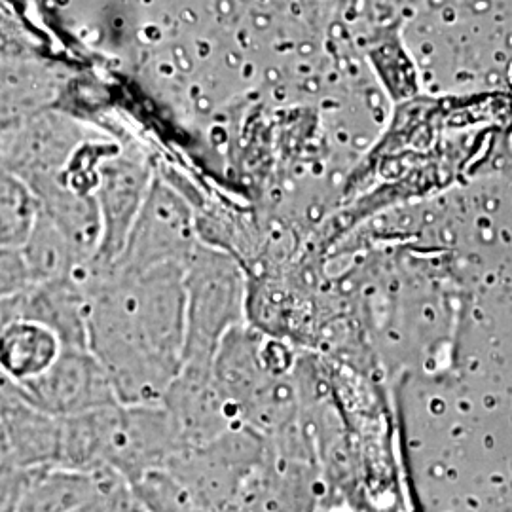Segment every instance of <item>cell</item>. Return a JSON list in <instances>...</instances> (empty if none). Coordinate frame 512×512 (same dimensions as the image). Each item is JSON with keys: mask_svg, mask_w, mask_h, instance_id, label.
<instances>
[{"mask_svg": "<svg viewBox=\"0 0 512 512\" xmlns=\"http://www.w3.org/2000/svg\"><path fill=\"white\" fill-rule=\"evenodd\" d=\"M82 283L90 296L88 349L105 366L118 401L162 403L183 366L184 264Z\"/></svg>", "mask_w": 512, "mask_h": 512, "instance_id": "obj_1", "label": "cell"}, {"mask_svg": "<svg viewBox=\"0 0 512 512\" xmlns=\"http://www.w3.org/2000/svg\"><path fill=\"white\" fill-rule=\"evenodd\" d=\"M186 336L183 365L213 366L222 340L241 325L245 283L224 253L196 245L184 262Z\"/></svg>", "mask_w": 512, "mask_h": 512, "instance_id": "obj_2", "label": "cell"}, {"mask_svg": "<svg viewBox=\"0 0 512 512\" xmlns=\"http://www.w3.org/2000/svg\"><path fill=\"white\" fill-rule=\"evenodd\" d=\"M150 186L147 162L131 150L118 147L101 162L93 192L101 215V245L92 264L80 275L82 281L105 275L116 264Z\"/></svg>", "mask_w": 512, "mask_h": 512, "instance_id": "obj_3", "label": "cell"}, {"mask_svg": "<svg viewBox=\"0 0 512 512\" xmlns=\"http://www.w3.org/2000/svg\"><path fill=\"white\" fill-rule=\"evenodd\" d=\"M196 245L186 205L165 184L152 181L147 200L129 232L126 247L105 275L143 272L167 262L184 264Z\"/></svg>", "mask_w": 512, "mask_h": 512, "instance_id": "obj_4", "label": "cell"}, {"mask_svg": "<svg viewBox=\"0 0 512 512\" xmlns=\"http://www.w3.org/2000/svg\"><path fill=\"white\" fill-rule=\"evenodd\" d=\"M21 389L55 418H74L120 403L105 366L90 349H63L46 374Z\"/></svg>", "mask_w": 512, "mask_h": 512, "instance_id": "obj_5", "label": "cell"}, {"mask_svg": "<svg viewBox=\"0 0 512 512\" xmlns=\"http://www.w3.org/2000/svg\"><path fill=\"white\" fill-rule=\"evenodd\" d=\"M4 454L23 469L57 467L61 446V418L31 403L23 389L0 399Z\"/></svg>", "mask_w": 512, "mask_h": 512, "instance_id": "obj_6", "label": "cell"}, {"mask_svg": "<svg viewBox=\"0 0 512 512\" xmlns=\"http://www.w3.org/2000/svg\"><path fill=\"white\" fill-rule=\"evenodd\" d=\"M21 315L48 325L65 349H88L90 296L78 277L33 283L19 294Z\"/></svg>", "mask_w": 512, "mask_h": 512, "instance_id": "obj_7", "label": "cell"}, {"mask_svg": "<svg viewBox=\"0 0 512 512\" xmlns=\"http://www.w3.org/2000/svg\"><path fill=\"white\" fill-rule=\"evenodd\" d=\"M128 484L114 471L80 473L63 467L31 469L16 512H74Z\"/></svg>", "mask_w": 512, "mask_h": 512, "instance_id": "obj_8", "label": "cell"}, {"mask_svg": "<svg viewBox=\"0 0 512 512\" xmlns=\"http://www.w3.org/2000/svg\"><path fill=\"white\" fill-rule=\"evenodd\" d=\"M19 249L25 256L33 283L80 277L90 266L86 256L76 249L73 241L40 209L31 234Z\"/></svg>", "mask_w": 512, "mask_h": 512, "instance_id": "obj_9", "label": "cell"}, {"mask_svg": "<svg viewBox=\"0 0 512 512\" xmlns=\"http://www.w3.org/2000/svg\"><path fill=\"white\" fill-rule=\"evenodd\" d=\"M33 190L0 165V249L21 247L37 220Z\"/></svg>", "mask_w": 512, "mask_h": 512, "instance_id": "obj_10", "label": "cell"}, {"mask_svg": "<svg viewBox=\"0 0 512 512\" xmlns=\"http://www.w3.org/2000/svg\"><path fill=\"white\" fill-rule=\"evenodd\" d=\"M31 285L33 277L21 249H0V302L23 293Z\"/></svg>", "mask_w": 512, "mask_h": 512, "instance_id": "obj_11", "label": "cell"}, {"mask_svg": "<svg viewBox=\"0 0 512 512\" xmlns=\"http://www.w3.org/2000/svg\"><path fill=\"white\" fill-rule=\"evenodd\" d=\"M29 476L31 469H23L8 459L0 458V512L18 511Z\"/></svg>", "mask_w": 512, "mask_h": 512, "instance_id": "obj_12", "label": "cell"}, {"mask_svg": "<svg viewBox=\"0 0 512 512\" xmlns=\"http://www.w3.org/2000/svg\"><path fill=\"white\" fill-rule=\"evenodd\" d=\"M129 488V484H122V486H118L116 490H112L107 495H103V497H99L97 501H93L90 505H86L84 509H80V511L74 512H110L114 509V503H116V499L120 497V494Z\"/></svg>", "mask_w": 512, "mask_h": 512, "instance_id": "obj_13", "label": "cell"}, {"mask_svg": "<svg viewBox=\"0 0 512 512\" xmlns=\"http://www.w3.org/2000/svg\"><path fill=\"white\" fill-rule=\"evenodd\" d=\"M112 512H150L145 503L135 495L133 488L129 486L128 490H124L122 495L118 497L116 505H114V511Z\"/></svg>", "mask_w": 512, "mask_h": 512, "instance_id": "obj_14", "label": "cell"}, {"mask_svg": "<svg viewBox=\"0 0 512 512\" xmlns=\"http://www.w3.org/2000/svg\"><path fill=\"white\" fill-rule=\"evenodd\" d=\"M4 454V435H2V425H0V458Z\"/></svg>", "mask_w": 512, "mask_h": 512, "instance_id": "obj_15", "label": "cell"}, {"mask_svg": "<svg viewBox=\"0 0 512 512\" xmlns=\"http://www.w3.org/2000/svg\"><path fill=\"white\" fill-rule=\"evenodd\" d=\"M126 490H128V488H126ZM120 495H122V494H120ZM116 501H118V499H116ZM114 505H116V503H114ZM112 511H114V509H112ZM112 511H110V512H112Z\"/></svg>", "mask_w": 512, "mask_h": 512, "instance_id": "obj_16", "label": "cell"}]
</instances>
